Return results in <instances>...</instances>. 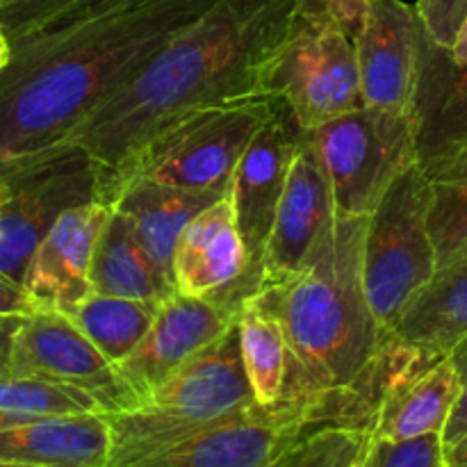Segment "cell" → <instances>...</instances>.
Instances as JSON below:
<instances>
[{"instance_id": "1", "label": "cell", "mask_w": 467, "mask_h": 467, "mask_svg": "<svg viewBox=\"0 0 467 467\" xmlns=\"http://www.w3.org/2000/svg\"><path fill=\"white\" fill-rule=\"evenodd\" d=\"M299 0H214L178 30L67 141L94 160L96 196L109 192L153 137L192 112L265 94V73Z\"/></svg>"}, {"instance_id": "2", "label": "cell", "mask_w": 467, "mask_h": 467, "mask_svg": "<svg viewBox=\"0 0 467 467\" xmlns=\"http://www.w3.org/2000/svg\"><path fill=\"white\" fill-rule=\"evenodd\" d=\"M214 0H100L9 41L0 71V160L64 144Z\"/></svg>"}, {"instance_id": "3", "label": "cell", "mask_w": 467, "mask_h": 467, "mask_svg": "<svg viewBox=\"0 0 467 467\" xmlns=\"http://www.w3.org/2000/svg\"><path fill=\"white\" fill-rule=\"evenodd\" d=\"M365 226L368 217L336 213L299 272L255 295L285 333V401L315 404L324 422L372 427L379 358L390 337L365 296Z\"/></svg>"}, {"instance_id": "4", "label": "cell", "mask_w": 467, "mask_h": 467, "mask_svg": "<svg viewBox=\"0 0 467 467\" xmlns=\"http://www.w3.org/2000/svg\"><path fill=\"white\" fill-rule=\"evenodd\" d=\"M237 328L187 360L144 404L105 415L109 454L105 467H132L199 433L254 410Z\"/></svg>"}, {"instance_id": "5", "label": "cell", "mask_w": 467, "mask_h": 467, "mask_svg": "<svg viewBox=\"0 0 467 467\" xmlns=\"http://www.w3.org/2000/svg\"><path fill=\"white\" fill-rule=\"evenodd\" d=\"M276 105L274 96H254L187 114L135 155L114 182L108 203L130 181L185 190H228L233 169L272 119Z\"/></svg>"}, {"instance_id": "6", "label": "cell", "mask_w": 467, "mask_h": 467, "mask_svg": "<svg viewBox=\"0 0 467 467\" xmlns=\"http://www.w3.org/2000/svg\"><path fill=\"white\" fill-rule=\"evenodd\" d=\"M436 269V246L429 231V185L420 164H413L392 182L365 226V296L386 337L392 336Z\"/></svg>"}, {"instance_id": "7", "label": "cell", "mask_w": 467, "mask_h": 467, "mask_svg": "<svg viewBox=\"0 0 467 467\" xmlns=\"http://www.w3.org/2000/svg\"><path fill=\"white\" fill-rule=\"evenodd\" d=\"M265 94L281 100L304 132L360 108L354 39L331 14L299 3L265 73Z\"/></svg>"}, {"instance_id": "8", "label": "cell", "mask_w": 467, "mask_h": 467, "mask_svg": "<svg viewBox=\"0 0 467 467\" xmlns=\"http://www.w3.org/2000/svg\"><path fill=\"white\" fill-rule=\"evenodd\" d=\"M331 181L340 214L369 217L392 182L418 164L413 114L360 108L304 132Z\"/></svg>"}, {"instance_id": "9", "label": "cell", "mask_w": 467, "mask_h": 467, "mask_svg": "<svg viewBox=\"0 0 467 467\" xmlns=\"http://www.w3.org/2000/svg\"><path fill=\"white\" fill-rule=\"evenodd\" d=\"M94 160L73 141L0 160V274L21 283L27 260L55 219L99 201Z\"/></svg>"}, {"instance_id": "10", "label": "cell", "mask_w": 467, "mask_h": 467, "mask_svg": "<svg viewBox=\"0 0 467 467\" xmlns=\"http://www.w3.org/2000/svg\"><path fill=\"white\" fill-rule=\"evenodd\" d=\"M301 130L285 105L278 100L272 119L258 130L235 164L228 187V199L235 213L237 231L246 254V269L235 290L226 295L223 304L237 310L246 296L255 295L263 274L265 249L276 217L278 201L285 187L292 155L299 144ZM217 299V296H214Z\"/></svg>"}, {"instance_id": "11", "label": "cell", "mask_w": 467, "mask_h": 467, "mask_svg": "<svg viewBox=\"0 0 467 467\" xmlns=\"http://www.w3.org/2000/svg\"><path fill=\"white\" fill-rule=\"evenodd\" d=\"M9 372L73 388L96 401L100 413H123L140 406L117 365L67 315L36 310L21 317L12 342Z\"/></svg>"}, {"instance_id": "12", "label": "cell", "mask_w": 467, "mask_h": 467, "mask_svg": "<svg viewBox=\"0 0 467 467\" xmlns=\"http://www.w3.org/2000/svg\"><path fill=\"white\" fill-rule=\"evenodd\" d=\"M315 424H324L322 413L308 401H283L274 409L255 406L132 467H274Z\"/></svg>"}, {"instance_id": "13", "label": "cell", "mask_w": 467, "mask_h": 467, "mask_svg": "<svg viewBox=\"0 0 467 467\" xmlns=\"http://www.w3.org/2000/svg\"><path fill=\"white\" fill-rule=\"evenodd\" d=\"M237 310L223 301L173 295L160 304L155 322L140 345L117 365L123 381L144 404L187 360L235 327Z\"/></svg>"}, {"instance_id": "14", "label": "cell", "mask_w": 467, "mask_h": 467, "mask_svg": "<svg viewBox=\"0 0 467 467\" xmlns=\"http://www.w3.org/2000/svg\"><path fill=\"white\" fill-rule=\"evenodd\" d=\"M420 27L415 5L368 0L363 26L354 36L363 105L413 114Z\"/></svg>"}, {"instance_id": "15", "label": "cell", "mask_w": 467, "mask_h": 467, "mask_svg": "<svg viewBox=\"0 0 467 467\" xmlns=\"http://www.w3.org/2000/svg\"><path fill=\"white\" fill-rule=\"evenodd\" d=\"M109 210L112 205L103 201H87L64 210L46 231L21 281L36 310L71 317L91 295V258Z\"/></svg>"}, {"instance_id": "16", "label": "cell", "mask_w": 467, "mask_h": 467, "mask_svg": "<svg viewBox=\"0 0 467 467\" xmlns=\"http://www.w3.org/2000/svg\"><path fill=\"white\" fill-rule=\"evenodd\" d=\"M336 213L331 181L313 146L301 135L265 249L258 292L278 285L299 272Z\"/></svg>"}, {"instance_id": "17", "label": "cell", "mask_w": 467, "mask_h": 467, "mask_svg": "<svg viewBox=\"0 0 467 467\" xmlns=\"http://www.w3.org/2000/svg\"><path fill=\"white\" fill-rule=\"evenodd\" d=\"M244 269V244L226 194L192 217L178 235L171 255L173 290L192 299H223L242 281Z\"/></svg>"}, {"instance_id": "18", "label": "cell", "mask_w": 467, "mask_h": 467, "mask_svg": "<svg viewBox=\"0 0 467 467\" xmlns=\"http://www.w3.org/2000/svg\"><path fill=\"white\" fill-rule=\"evenodd\" d=\"M109 424L103 413L32 418L0 410V461L39 467H105Z\"/></svg>"}, {"instance_id": "19", "label": "cell", "mask_w": 467, "mask_h": 467, "mask_svg": "<svg viewBox=\"0 0 467 467\" xmlns=\"http://www.w3.org/2000/svg\"><path fill=\"white\" fill-rule=\"evenodd\" d=\"M418 162L467 141V62L451 59L420 27L418 82L413 99Z\"/></svg>"}, {"instance_id": "20", "label": "cell", "mask_w": 467, "mask_h": 467, "mask_svg": "<svg viewBox=\"0 0 467 467\" xmlns=\"http://www.w3.org/2000/svg\"><path fill=\"white\" fill-rule=\"evenodd\" d=\"M226 194L228 190H185L149 181H130L119 190L109 205L126 214L146 254L171 276L173 246L182 228L201 210Z\"/></svg>"}, {"instance_id": "21", "label": "cell", "mask_w": 467, "mask_h": 467, "mask_svg": "<svg viewBox=\"0 0 467 467\" xmlns=\"http://www.w3.org/2000/svg\"><path fill=\"white\" fill-rule=\"evenodd\" d=\"M467 336V251L438 267L392 331L390 340L427 356H445Z\"/></svg>"}, {"instance_id": "22", "label": "cell", "mask_w": 467, "mask_h": 467, "mask_svg": "<svg viewBox=\"0 0 467 467\" xmlns=\"http://www.w3.org/2000/svg\"><path fill=\"white\" fill-rule=\"evenodd\" d=\"M91 292L123 296V299L155 301L162 304L176 295L173 281L153 263L141 242L137 240L130 222L112 205L91 258Z\"/></svg>"}, {"instance_id": "23", "label": "cell", "mask_w": 467, "mask_h": 467, "mask_svg": "<svg viewBox=\"0 0 467 467\" xmlns=\"http://www.w3.org/2000/svg\"><path fill=\"white\" fill-rule=\"evenodd\" d=\"M235 328L242 365L255 404L265 409L281 406L285 401L290 374V349L281 322L258 295H251L237 306Z\"/></svg>"}, {"instance_id": "24", "label": "cell", "mask_w": 467, "mask_h": 467, "mask_svg": "<svg viewBox=\"0 0 467 467\" xmlns=\"http://www.w3.org/2000/svg\"><path fill=\"white\" fill-rule=\"evenodd\" d=\"M418 164L429 185V231L442 267L467 251V141Z\"/></svg>"}, {"instance_id": "25", "label": "cell", "mask_w": 467, "mask_h": 467, "mask_svg": "<svg viewBox=\"0 0 467 467\" xmlns=\"http://www.w3.org/2000/svg\"><path fill=\"white\" fill-rule=\"evenodd\" d=\"M160 304L155 301L123 299V296L91 292L68 319L89 337L96 349L119 365L149 333Z\"/></svg>"}, {"instance_id": "26", "label": "cell", "mask_w": 467, "mask_h": 467, "mask_svg": "<svg viewBox=\"0 0 467 467\" xmlns=\"http://www.w3.org/2000/svg\"><path fill=\"white\" fill-rule=\"evenodd\" d=\"M372 427L324 422L310 427L274 467H360Z\"/></svg>"}, {"instance_id": "27", "label": "cell", "mask_w": 467, "mask_h": 467, "mask_svg": "<svg viewBox=\"0 0 467 467\" xmlns=\"http://www.w3.org/2000/svg\"><path fill=\"white\" fill-rule=\"evenodd\" d=\"M0 410L32 418L100 413L94 400L73 388L14 372L0 377Z\"/></svg>"}, {"instance_id": "28", "label": "cell", "mask_w": 467, "mask_h": 467, "mask_svg": "<svg viewBox=\"0 0 467 467\" xmlns=\"http://www.w3.org/2000/svg\"><path fill=\"white\" fill-rule=\"evenodd\" d=\"M100 0H0V30L9 41L46 30Z\"/></svg>"}, {"instance_id": "29", "label": "cell", "mask_w": 467, "mask_h": 467, "mask_svg": "<svg viewBox=\"0 0 467 467\" xmlns=\"http://www.w3.org/2000/svg\"><path fill=\"white\" fill-rule=\"evenodd\" d=\"M360 467H447L441 433L406 438V441H369Z\"/></svg>"}, {"instance_id": "30", "label": "cell", "mask_w": 467, "mask_h": 467, "mask_svg": "<svg viewBox=\"0 0 467 467\" xmlns=\"http://www.w3.org/2000/svg\"><path fill=\"white\" fill-rule=\"evenodd\" d=\"M420 23L438 46L451 48L467 16V0H418Z\"/></svg>"}, {"instance_id": "31", "label": "cell", "mask_w": 467, "mask_h": 467, "mask_svg": "<svg viewBox=\"0 0 467 467\" xmlns=\"http://www.w3.org/2000/svg\"><path fill=\"white\" fill-rule=\"evenodd\" d=\"M447 358H450L451 368L456 372V381H459V395H456L454 409H451L441 433L442 445H445V450H450L461 438L467 436V336L447 351Z\"/></svg>"}, {"instance_id": "32", "label": "cell", "mask_w": 467, "mask_h": 467, "mask_svg": "<svg viewBox=\"0 0 467 467\" xmlns=\"http://www.w3.org/2000/svg\"><path fill=\"white\" fill-rule=\"evenodd\" d=\"M299 3L308 5V7L324 9L327 14H331L345 27V32L351 39L358 35L365 12H368V0H299Z\"/></svg>"}, {"instance_id": "33", "label": "cell", "mask_w": 467, "mask_h": 467, "mask_svg": "<svg viewBox=\"0 0 467 467\" xmlns=\"http://www.w3.org/2000/svg\"><path fill=\"white\" fill-rule=\"evenodd\" d=\"M36 313L35 301L26 292L21 283L12 281L9 276L0 274V315L7 317H26V315Z\"/></svg>"}, {"instance_id": "34", "label": "cell", "mask_w": 467, "mask_h": 467, "mask_svg": "<svg viewBox=\"0 0 467 467\" xmlns=\"http://www.w3.org/2000/svg\"><path fill=\"white\" fill-rule=\"evenodd\" d=\"M21 317H7L0 315V377L9 374V360H12V342Z\"/></svg>"}, {"instance_id": "35", "label": "cell", "mask_w": 467, "mask_h": 467, "mask_svg": "<svg viewBox=\"0 0 467 467\" xmlns=\"http://www.w3.org/2000/svg\"><path fill=\"white\" fill-rule=\"evenodd\" d=\"M445 461L447 467H467V436L445 450Z\"/></svg>"}, {"instance_id": "36", "label": "cell", "mask_w": 467, "mask_h": 467, "mask_svg": "<svg viewBox=\"0 0 467 467\" xmlns=\"http://www.w3.org/2000/svg\"><path fill=\"white\" fill-rule=\"evenodd\" d=\"M450 55H451V59H454V62H459V64L467 62V16H465L463 26H461L459 35H456L454 44H451Z\"/></svg>"}, {"instance_id": "37", "label": "cell", "mask_w": 467, "mask_h": 467, "mask_svg": "<svg viewBox=\"0 0 467 467\" xmlns=\"http://www.w3.org/2000/svg\"><path fill=\"white\" fill-rule=\"evenodd\" d=\"M7 59H9V39L3 35V30H0V71L5 68Z\"/></svg>"}, {"instance_id": "38", "label": "cell", "mask_w": 467, "mask_h": 467, "mask_svg": "<svg viewBox=\"0 0 467 467\" xmlns=\"http://www.w3.org/2000/svg\"><path fill=\"white\" fill-rule=\"evenodd\" d=\"M0 467H39V465H27V463H12V461H0Z\"/></svg>"}]
</instances>
